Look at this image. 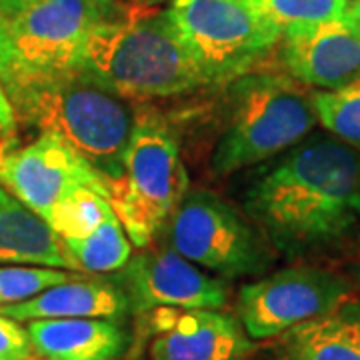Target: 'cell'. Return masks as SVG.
Listing matches in <instances>:
<instances>
[{
  "mask_svg": "<svg viewBox=\"0 0 360 360\" xmlns=\"http://www.w3.org/2000/svg\"><path fill=\"white\" fill-rule=\"evenodd\" d=\"M240 210L276 257L342 250L360 231V153L330 132H310L246 179Z\"/></svg>",
  "mask_w": 360,
  "mask_h": 360,
  "instance_id": "obj_1",
  "label": "cell"
},
{
  "mask_svg": "<svg viewBox=\"0 0 360 360\" xmlns=\"http://www.w3.org/2000/svg\"><path fill=\"white\" fill-rule=\"evenodd\" d=\"M80 72L132 104L208 86L168 8L130 2L94 26Z\"/></svg>",
  "mask_w": 360,
  "mask_h": 360,
  "instance_id": "obj_2",
  "label": "cell"
},
{
  "mask_svg": "<svg viewBox=\"0 0 360 360\" xmlns=\"http://www.w3.org/2000/svg\"><path fill=\"white\" fill-rule=\"evenodd\" d=\"M222 89V122L210 153L214 176H229L283 155L319 124L310 92L281 68L262 66Z\"/></svg>",
  "mask_w": 360,
  "mask_h": 360,
  "instance_id": "obj_3",
  "label": "cell"
},
{
  "mask_svg": "<svg viewBox=\"0 0 360 360\" xmlns=\"http://www.w3.org/2000/svg\"><path fill=\"white\" fill-rule=\"evenodd\" d=\"M122 6L120 0H25L0 13V82L8 96L80 72L90 32Z\"/></svg>",
  "mask_w": 360,
  "mask_h": 360,
  "instance_id": "obj_4",
  "label": "cell"
},
{
  "mask_svg": "<svg viewBox=\"0 0 360 360\" xmlns=\"http://www.w3.org/2000/svg\"><path fill=\"white\" fill-rule=\"evenodd\" d=\"M18 120L39 132H52L103 172L110 184L136 122V108L82 72L56 78L11 96Z\"/></svg>",
  "mask_w": 360,
  "mask_h": 360,
  "instance_id": "obj_5",
  "label": "cell"
},
{
  "mask_svg": "<svg viewBox=\"0 0 360 360\" xmlns=\"http://www.w3.org/2000/svg\"><path fill=\"white\" fill-rule=\"evenodd\" d=\"M186 193L188 172L176 130L155 108H136L122 172L110 184V205L132 246L153 245Z\"/></svg>",
  "mask_w": 360,
  "mask_h": 360,
  "instance_id": "obj_6",
  "label": "cell"
},
{
  "mask_svg": "<svg viewBox=\"0 0 360 360\" xmlns=\"http://www.w3.org/2000/svg\"><path fill=\"white\" fill-rule=\"evenodd\" d=\"M168 13L208 86L262 68L283 37L250 0H172Z\"/></svg>",
  "mask_w": 360,
  "mask_h": 360,
  "instance_id": "obj_7",
  "label": "cell"
},
{
  "mask_svg": "<svg viewBox=\"0 0 360 360\" xmlns=\"http://www.w3.org/2000/svg\"><path fill=\"white\" fill-rule=\"evenodd\" d=\"M162 236L186 260L224 281L260 276L276 258L264 234L240 206L208 188L184 194Z\"/></svg>",
  "mask_w": 360,
  "mask_h": 360,
  "instance_id": "obj_8",
  "label": "cell"
},
{
  "mask_svg": "<svg viewBox=\"0 0 360 360\" xmlns=\"http://www.w3.org/2000/svg\"><path fill=\"white\" fill-rule=\"evenodd\" d=\"M350 292L352 284L338 272L288 266L245 284L236 296V316L252 340H269L330 312Z\"/></svg>",
  "mask_w": 360,
  "mask_h": 360,
  "instance_id": "obj_9",
  "label": "cell"
},
{
  "mask_svg": "<svg viewBox=\"0 0 360 360\" xmlns=\"http://www.w3.org/2000/svg\"><path fill=\"white\" fill-rule=\"evenodd\" d=\"M0 184L46 222L80 194L98 193L110 200V180L52 132H39L2 156Z\"/></svg>",
  "mask_w": 360,
  "mask_h": 360,
  "instance_id": "obj_10",
  "label": "cell"
},
{
  "mask_svg": "<svg viewBox=\"0 0 360 360\" xmlns=\"http://www.w3.org/2000/svg\"><path fill=\"white\" fill-rule=\"evenodd\" d=\"M112 281L129 296L132 312H153L156 309L222 310L231 298L224 278L196 266L170 245L144 246L122 269L112 272Z\"/></svg>",
  "mask_w": 360,
  "mask_h": 360,
  "instance_id": "obj_11",
  "label": "cell"
},
{
  "mask_svg": "<svg viewBox=\"0 0 360 360\" xmlns=\"http://www.w3.org/2000/svg\"><path fill=\"white\" fill-rule=\"evenodd\" d=\"M274 56L284 75L307 89H345L360 78V30L347 18L290 26Z\"/></svg>",
  "mask_w": 360,
  "mask_h": 360,
  "instance_id": "obj_12",
  "label": "cell"
},
{
  "mask_svg": "<svg viewBox=\"0 0 360 360\" xmlns=\"http://www.w3.org/2000/svg\"><path fill=\"white\" fill-rule=\"evenodd\" d=\"M150 360H248L255 340L238 316L212 309L153 310Z\"/></svg>",
  "mask_w": 360,
  "mask_h": 360,
  "instance_id": "obj_13",
  "label": "cell"
},
{
  "mask_svg": "<svg viewBox=\"0 0 360 360\" xmlns=\"http://www.w3.org/2000/svg\"><path fill=\"white\" fill-rule=\"evenodd\" d=\"M129 296L112 281L101 274H77L39 296L0 307V314L18 322L42 319H110L120 321L130 314Z\"/></svg>",
  "mask_w": 360,
  "mask_h": 360,
  "instance_id": "obj_14",
  "label": "cell"
},
{
  "mask_svg": "<svg viewBox=\"0 0 360 360\" xmlns=\"http://www.w3.org/2000/svg\"><path fill=\"white\" fill-rule=\"evenodd\" d=\"M39 360H118L129 333L110 319H42L26 322Z\"/></svg>",
  "mask_w": 360,
  "mask_h": 360,
  "instance_id": "obj_15",
  "label": "cell"
},
{
  "mask_svg": "<svg viewBox=\"0 0 360 360\" xmlns=\"http://www.w3.org/2000/svg\"><path fill=\"white\" fill-rule=\"evenodd\" d=\"M274 360H360V302L348 298L276 336Z\"/></svg>",
  "mask_w": 360,
  "mask_h": 360,
  "instance_id": "obj_16",
  "label": "cell"
},
{
  "mask_svg": "<svg viewBox=\"0 0 360 360\" xmlns=\"http://www.w3.org/2000/svg\"><path fill=\"white\" fill-rule=\"evenodd\" d=\"M0 264H39L77 272L60 236L0 184Z\"/></svg>",
  "mask_w": 360,
  "mask_h": 360,
  "instance_id": "obj_17",
  "label": "cell"
},
{
  "mask_svg": "<svg viewBox=\"0 0 360 360\" xmlns=\"http://www.w3.org/2000/svg\"><path fill=\"white\" fill-rule=\"evenodd\" d=\"M63 245L77 272L82 274H112L132 257V243L115 210L92 231L77 238H65Z\"/></svg>",
  "mask_w": 360,
  "mask_h": 360,
  "instance_id": "obj_18",
  "label": "cell"
},
{
  "mask_svg": "<svg viewBox=\"0 0 360 360\" xmlns=\"http://www.w3.org/2000/svg\"><path fill=\"white\" fill-rule=\"evenodd\" d=\"M310 98L322 127L360 153V78L345 89L314 90Z\"/></svg>",
  "mask_w": 360,
  "mask_h": 360,
  "instance_id": "obj_19",
  "label": "cell"
},
{
  "mask_svg": "<svg viewBox=\"0 0 360 360\" xmlns=\"http://www.w3.org/2000/svg\"><path fill=\"white\" fill-rule=\"evenodd\" d=\"M80 272L39 264H0V307L30 300Z\"/></svg>",
  "mask_w": 360,
  "mask_h": 360,
  "instance_id": "obj_20",
  "label": "cell"
},
{
  "mask_svg": "<svg viewBox=\"0 0 360 360\" xmlns=\"http://www.w3.org/2000/svg\"><path fill=\"white\" fill-rule=\"evenodd\" d=\"M276 28L345 18L348 0H250Z\"/></svg>",
  "mask_w": 360,
  "mask_h": 360,
  "instance_id": "obj_21",
  "label": "cell"
},
{
  "mask_svg": "<svg viewBox=\"0 0 360 360\" xmlns=\"http://www.w3.org/2000/svg\"><path fill=\"white\" fill-rule=\"evenodd\" d=\"M0 360H39L26 326L4 314H0Z\"/></svg>",
  "mask_w": 360,
  "mask_h": 360,
  "instance_id": "obj_22",
  "label": "cell"
},
{
  "mask_svg": "<svg viewBox=\"0 0 360 360\" xmlns=\"http://www.w3.org/2000/svg\"><path fill=\"white\" fill-rule=\"evenodd\" d=\"M18 124L16 108L0 82V158L18 146Z\"/></svg>",
  "mask_w": 360,
  "mask_h": 360,
  "instance_id": "obj_23",
  "label": "cell"
},
{
  "mask_svg": "<svg viewBox=\"0 0 360 360\" xmlns=\"http://www.w3.org/2000/svg\"><path fill=\"white\" fill-rule=\"evenodd\" d=\"M345 18L360 30V0H348V8Z\"/></svg>",
  "mask_w": 360,
  "mask_h": 360,
  "instance_id": "obj_24",
  "label": "cell"
},
{
  "mask_svg": "<svg viewBox=\"0 0 360 360\" xmlns=\"http://www.w3.org/2000/svg\"><path fill=\"white\" fill-rule=\"evenodd\" d=\"M20 2H25V0H0V13H8V11H13V8H16Z\"/></svg>",
  "mask_w": 360,
  "mask_h": 360,
  "instance_id": "obj_25",
  "label": "cell"
},
{
  "mask_svg": "<svg viewBox=\"0 0 360 360\" xmlns=\"http://www.w3.org/2000/svg\"><path fill=\"white\" fill-rule=\"evenodd\" d=\"M130 4H144V6H160L165 2H172V0H127Z\"/></svg>",
  "mask_w": 360,
  "mask_h": 360,
  "instance_id": "obj_26",
  "label": "cell"
}]
</instances>
